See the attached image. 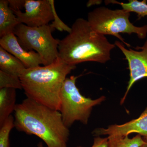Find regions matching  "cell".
Masks as SVG:
<instances>
[{"mask_svg": "<svg viewBox=\"0 0 147 147\" xmlns=\"http://www.w3.org/2000/svg\"><path fill=\"white\" fill-rule=\"evenodd\" d=\"M14 126L18 131L39 137L46 147H67L69 129L60 111L28 98L16 104Z\"/></svg>", "mask_w": 147, "mask_h": 147, "instance_id": "cell-1", "label": "cell"}, {"mask_svg": "<svg viewBox=\"0 0 147 147\" xmlns=\"http://www.w3.org/2000/svg\"><path fill=\"white\" fill-rule=\"evenodd\" d=\"M70 32L60 40L59 58L69 65L86 62L105 63L111 59V52L116 47L105 35L92 28L87 20L79 18Z\"/></svg>", "mask_w": 147, "mask_h": 147, "instance_id": "cell-2", "label": "cell"}, {"mask_svg": "<svg viewBox=\"0 0 147 147\" xmlns=\"http://www.w3.org/2000/svg\"><path fill=\"white\" fill-rule=\"evenodd\" d=\"M76 67L58 57L51 64L26 68L20 76L22 89L28 98L59 111L62 87Z\"/></svg>", "mask_w": 147, "mask_h": 147, "instance_id": "cell-3", "label": "cell"}, {"mask_svg": "<svg viewBox=\"0 0 147 147\" xmlns=\"http://www.w3.org/2000/svg\"><path fill=\"white\" fill-rule=\"evenodd\" d=\"M130 15L129 12L123 9L112 10L100 7L89 12L87 21L96 32L105 36H114L129 47L130 45L119 34L134 33L141 39L146 38L147 35V25L142 27L134 26L129 21Z\"/></svg>", "mask_w": 147, "mask_h": 147, "instance_id": "cell-4", "label": "cell"}, {"mask_svg": "<svg viewBox=\"0 0 147 147\" xmlns=\"http://www.w3.org/2000/svg\"><path fill=\"white\" fill-rule=\"evenodd\" d=\"M78 77L71 76L67 78L61 90L59 111L68 128L76 121L87 124L93 108L105 99V96L93 100L82 95L76 85Z\"/></svg>", "mask_w": 147, "mask_h": 147, "instance_id": "cell-5", "label": "cell"}, {"mask_svg": "<svg viewBox=\"0 0 147 147\" xmlns=\"http://www.w3.org/2000/svg\"><path fill=\"white\" fill-rule=\"evenodd\" d=\"M54 30L49 24L32 27L20 24L13 33L22 47L38 53L47 65L53 63L59 57L60 40L53 36L52 32Z\"/></svg>", "mask_w": 147, "mask_h": 147, "instance_id": "cell-6", "label": "cell"}, {"mask_svg": "<svg viewBox=\"0 0 147 147\" xmlns=\"http://www.w3.org/2000/svg\"><path fill=\"white\" fill-rule=\"evenodd\" d=\"M53 0H25V11H13L20 24L29 27H37L49 25L54 20Z\"/></svg>", "mask_w": 147, "mask_h": 147, "instance_id": "cell-7", "label": "cell"}, {"mask_svg": "<svg viewBox=\"0 0 147 147\" xmlns=\"http://www.w3.org/2000/svg\"><path fill=\"white\" fill-rule=\"evenodd\" d=\"M115 45L121 50L127 61L129 70V79L126 91L121 100V103L124 102L130 89L135 82L147 77V40L142 47H137L134 50L127 49L123 43L116 41Z\"/></svg>", "mask_w": 147, "mask_h": 147, "instance_id": "cell-8", "label": "cell"}, {"mask_svg": "<svg viewBox=\"0 0 147 147\" xmlns=\"http://www.w3.org/2000/svg\"><path fill=\"white\" fill-rule=\"evenodd\" d=\"M0 46L19 59L26 68L45 65L40 55L33 50H27L21 46L17 37L13 32L4 36L0 38Z\"/></svg>", "mask_w": 147, "mask_h": 147, "instance_id": "cell-9", "label": "cell"}, {"mask_svg": "<svg viewBox=\"0 0 147 147\" xmlns=\"http://www.w3.org/2000/svg\"><path fill=\"white\" fill-rule=\"evenodd\" d=\"M137 133L143 137L147 138V107L138 118L121 125H113L108 128L96 129L93 131L94 136H128Z\"/></svg>", "mask_w": 147, "mask_h": 147, "instance_id": "cell-10", "label": "cell"}, {"mask_svg": "<svg viewBox=\"0 0 147 147\" xmlns=\"http://www.w3.org/2000/svg\"><path fill=\"white\" fill-rule=\"evenodd\" d=\"M20 23L9 5L8 1H0V37L13 32Z\"/></svg>", "mask_w": 147, "mask_h": 147, "instance_id": "cell-11", "label": "cell"}, {"mask_svg": "<svg viewBox=\"0 0 147 147\" xmlns=\"http://www.w3.org/2000/svg\"><path fill=\"white\" fill-rule=\"evenodd\" d=\"M16 89H0V127L2 126L11 114L16 104Z\"/></svg>", "mask_w": 147, "mask_h": 147, "instance_id": "cell-12", "label": "cell"}, {"mask_svg": "<svg viewBox=\"0 0 147 147\" xmlns=\"http://www.w3.org/2000/svg\"><path fill=\"white\" fill-rule=\"evenodd\" d=\"M26 69L22 62L0 46V70L20 78Z\"/></svg>", "mask_w": 147, "mask_h": 147, "instance_id": "cell-13", "label": "cell"}, {"mask_svg": "<svg viewBox=\"0 0 147 147\" xmlns=\"http://www.w3.org/2000/svg\"><path fill=\"white\" fill-rule=\"evenodd\" d=\"M108 147H141L144 140L140 134L132 138L128 136H108Z\"/></svg>", "mask_w": 147, "mask_h": 147, "instance_id": "cell-14", "label": "cell"}, {"mask_svg": "<svg viewBox=\"0 0 147 147\" xmlns=\"http://www.w3.org/2000/svg\"><path fill=\"white\" fill-rule=\"evenodd\" d=\"M106 4H118L121 6L122 9L127 12H133L137 13L139 19L142 17L147 16V1L144 0L142 1L137 0H130L128 3L119 2L115 1H105Z\"/></svg>", "mask_w": 147, "mask_h": 147, "instance_id": "cell-15", "label": "cell"}, {"mask_svg": "<svg viewBox=\"0 0 147 147\" xmlns=\"http://www.w3.org/2000/svg\"><path fill=\"white\" fill-rule=\"evenodd\" d=\"M4 88L22 89L20 78L0 70V89Z\"/></svg>", "mask_w": 147, "mask_h": 147, "instance_id": "cell-16", "label": "cell"}, {"mask_svg": "<svg viewBox=\"0 0 147 147\" xmlns=\"http://www.w3.org/2000/svg\"><path fill=\"white\" fill-rule=\"evenodd\" d=\"M14 126V117L11 115L0 127V147H10L9 134Z\"/></svg>", "mask_w": 147, "mask_h": 147, "instance_id": "cell-17", "label": "cell"}, {"mask_svg": "<svg viewBox=\"0 0 147 147\" xmlns=\"http://www.w3.org/2000/svg\"><path fill=\"white\" fill-rule=\"evenodd\" d=\"M53 9L54 13V21L52 24L50 25V27L53 30L57 29L61 32L64 31L67 32L68 33L70 32L71 30V28L68 27L60 19L55 10V5L53 6Z\"/></svg>", "mask_w": 147, "mask_h": 147, "instance_id": "cell-18", "label": "cell"}, {"mask_svg": "<svg viewBox=\"0 0 147 147\" xmlns=\"http://www.w3.org/2000/svg\"><path fill=\"white\" fill-rule=\"evenodd\" d=\"M9 7L13 11L24 8L25 0H8Z\"/></svg>", "mask_w": 147, "mask_h": 147, "instance_id": "cell-19", "label": "cell"}, {"mask_svg": "<svg viewBox=\"0 0 147 147\" xmlns=\"http://www.w3.org/2000/svg\"><path fill=\"white\" fill-rule=\"evenodd\" d=\"M91 147H108V139L96 137L94 139V143Z\"/></svg>", "mask_w": 147, "mask_h": 147, "instance_id": "cell-20", "label": "cell"}, {"mask_svg": "<svg viewBox=\"0 0 147 147\" xmlns=\"http://www.w3.org/2000/svg\"><path fill=\"white\" fill-rule=\"evenodd\" d=\"M144 140V144L142 145V146L141 147H147V138L146 137H143Z\"/></svg>", "mask_w": 147, "mask_h": 147, "instance_id": "cell-21", "label": "cell"}, {"mask_svg": "<svg viewBox=\"0 0 147 147\" xmlns=\"http://www.w3.org/2000/svg\"><path fill=\"white\" fill-rule=\"evenodd\" d=\"M38 147H43V145H42V143H41V142H40L39 144H38ZM77 147H83L82 146H78Z\"/></svg>", "mask_w": 147, "mask_h": 147, "instance_id": "cell-22", "label": "cell"}]
</instances>
